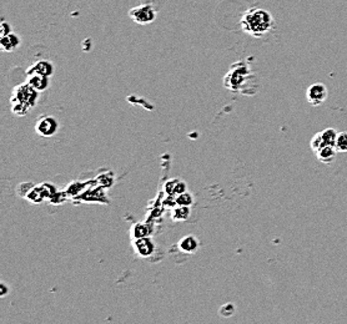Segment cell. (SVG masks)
<instances>
[{
    "label": "cell",
    "mask_w": 347,
    "mask_h": 324,
    "mask_svg": "<svg viewBox=\"0 0 347 324\" xmlns=\"http://www.w3.org/2000/svg\"><path fill=\"white\" fill-rule=\"evenodd\" d=\"M310 146H311L312 151H314L315 154H316L320 148H322L323 146H326L322 140V135H321V133H317L314 137H312L311 142H310Z\"/></svg>",
    "instance_id": "ac0fdd59"
},
{
    "label": "cell",
    "mask_w": 347,
    "mask_h": 324,
    "mask_svg": "<svg viewBox=\"0 0 347 324\" xmlns=\"http://www.w3.org/2000/svg\"><path fill=\"white\" fill-rule=\"evenodd\" d=\"M39 99V91L35 90L28 82L16 86L10 99L11 111L19 116H24L30 109L35 106Z\"/></svg>",
    "instance_id": "7a4b0ae2"
},
{
    "label": "cell",
    "mask_w": 347,
    "mask_h": 324,
    "mask_svg": "<svg viewBox=\"0 0 347 324\" xmlns=\"http://www.w3.org/2000/svg\"><path fill=\"white\" fill-rule=\"evenodd\" d=\"M321 135H322V140L325 142V145L329 146H335L336 145V140L338 136V133L335 128H326V130L321 131Z\"/></svg>",
    "instance_id": "4fadbf2b"
},
{
    "label": "cell",
    "mask_w": 347,
    "mask_h": 324,
    "mask_svg": "<svg viewBox=\"0 0 347 324\" xmlns=\"http://www.w3.org/2000/svg\"><path fill=\"white\" fill-rule=\"evenodd\" d=\"M129 16L137 25H150L157 18V10L151 4H140L129 10Z\"/></svg>",
    "instance_id": "3957f363"
},
{
    "label": "cell",
    "mask_w": 347,
    "mask_h": 324,
    "mask_svg": "<svg viewBox=\"0 0 347 324\" xmlns=\"http://www.w3.org/2000/svg\"><path fill=\"white\" fill-rule=\"evenodd\" d=\"M27 197L33 201V202H40V201L44 200L47 196H45V192L43 190V187H34L33 190L29 191Z\"/></svg>",
    "instance_id": "2e32d148"
},
{
    "label": "cell",
    "mask_w": 347,
    "mask_h": 324,
    "mask_svg": "<svg viewBox=\"0 0 347 324\" xmlns=\"http://www.w3.org/2000/svg\"><path fill=\"white\" fill-rule=\"evenodd\" d=\"M133 234H134V239H135V240L142 239V237H148L149 236L148 226H146L145 223H136V225L134 226Z\"/></svg>",
    "instance_id": "9a60e30c"
},
{
    "label": "cell",
    "mask_w": 347,
    "mask_h": 324,
    "mask_svg": "<svg viewBox=\"0 0 347 324\" xmlns=\"http://www.w3.org/2000/svg\"><path fill=\"white\" fill-rule=\"evenodd\" d=\"M176 203L177 205H183V206H190L193 203V196L188 192H183V193L179 195L176 197Z\"/></svg>",
    "instance_id": "d6986e66"
},
{
    "label": "cell",
    "mask_w": 347,
    "mask_h": 324,
    "mask_svg": "<svg viewBox=\"0 0 347 324\" xmlns=\"http://www.w3.org/2000/svg\"><path fill=\"white\" fill-rule=\"evenodd\" d=\"M59 122L51 116H43L36 121L35 131L43 137H53L58 133Z\"/></svg>",
    "instance_id": "5b68a950"
},
{
    "label": "cell",
    "mask_w": 347,
    "mask_h": 324,
    "mask_svg": "<svg viewBox=\"0 0 347 324\" xmlns=\"http://www.w3.org/2000/svg\"><path fill=\"white\" fill-rule=\"evenodd\" d=\"M0 288H2V297H5L7 296V293H8V287L7 285H5V283H2V285H0Z\"/></svg>",
    "instance_id": "44dd1931"
},
{
    "label": "cell",
    "mask_w": 347,
    "mask_h": 324,
    "mask_svg": "<svg viewBox=\"0 0 347 324\" xmlns=\"http://www.w3.org/2000/svg\"><path fill=\"white\" fill-rule=\"evenodd\" d=\"M337 154H338V151L335 146L326 145L317 151L316 157L320 162L325 163V165H330V163H332L335 160H336Z\"/></svg>",
    "instance_id": "9c48e42d"
},
{
    "label": "cell",
    "mask_w": 347,
    "mask_h": 324,
    "mask_svg": "<svg viewBox=\"0 0 347 324\" xmlns=\"http://www.w3.org/2000/svg\"><path fill=\"white\" fill-rule=\"evenodd\" d=\"M11 33V27L8 23H3L2 24V36L7 35V34Z\"/></svg>",
    "instance_id": "ffe728a7"
},
{
    "label": "cell",
    "mask_w": 347,
    "mask_h": 324,
    "mask_svg": "<svg viewBox=\"0 0 347 324\" xmlns=\"http://www.w3.org/2000/svg\"><path fill=\"white\" fill-rule=\"evenodd\" d=\"M165 191L170 196H179V195L186 192V185L185 182L180 181V180H170V181L166 182Z\"/></svg>",
    "instance_id": "8fae6325"
},
{
    "label": "cell",
    "mask_w": 347,
    "mask_h": 324,
    "mask_svg": "<svg viewBox=\"0 0 347 324\" xmlns=\"http://www.w3.org/2000/svg\"><path fill=\"white\" fill-rule=\"evenodd\" d=\"M20 44H22V39L13 31L7 34V35L2 36V40H0V47L5 53H11V51L16 50L20 47Z\"/></svg>",
    "instance_id": "ba28073f"
},
{
    "label": "cell",
    "mask_w": 347,
    "mask_h": 324,
    "mask_svg": "<svg viewBox=\"0 0 347 324\" xmlns=\"http://www.w3.org/2000/svg\"><path fill=\"white\" fill-rule=\"evenodd\" d=\"M240 28L249 35L260 38L275 28V19L270 11L262 8L252 7L241 15Z\"/></svg>",
    "instance_id": "6da1fadb"
},
{
    "label": "cell",
    "mask_w": 347,
    "mask_h": 324,
    "mask_svg": "<svg viewBox=\"0 0 347 324\" xmlns=\"http://www.w3.org/2000/svg\"><path fill=\"white\" fill-rule=\"evenodd\" d=\"M189 217H190V206L179 205V207L173 211V219L175 221H185Z\"/></svg>",
    "instance_id": "5bb4252c"
},
{
    "label": "cell",
    "mask_w": 347,
    "mask_h": 324,
    "mask_svg": "<svg viewBox=\"0 0 347 324\" xmlns=\"http://www.w3.org/2000/svg\"><path fill=\"white\" fill-rule=\"evenodd\" d=\"M27 74H40V75L50 77L54 74V65L48 60H38L28 69Z\"/></svg>",
    "instance_id": "52a82bcc"
},
{
    "label": "cell",
    "mask_w": 347,
    "mask_h": 324,
    "mask_svg": "<svg viewBox=\"0 0 347 324\" xmlns=\"http://www.w3.org/2000/svg\"><path fill=\"white\" fill-rule=\"evenodd\" d=\"M27 82L30 86H33L35 90H38L39 93H42V91H45L49 88L50 77L40 75V74H28Z\"/></svg>",
    "instance_id": "30bf717a"
},
{
    "label": "cell",
    "mask_w": 347,
    "mask_h": 324,
    "mask_svg": "<svg viewBox=\"0 0 347 324\" xmlns=\"http://www.w3.org/2000/svg\"><path fill=\"white\" fill-rule=\"evenodd\" d=\"M329 96V90L325 85L321 82H316L309 86L306 91V99L311 106H320L326 101Z\"/></svg>",
    "instance_id": "277c9868"
},
{
    "label": "cell",
    "mask_w": 347,
    "mask_h": 324,
    "mask_svg": "<svg viewBox=\"0 0 347 324\" xmlns=\"http://www.w3.org/2000/svg\"><path fill=\"white\" fill-rule=\"evenodd\" d=\"M134 248H135L136 253L140 257H150L155 251V243L154 241L149 237H142V239L135 240L134 243Z\"/></svg>",
    "instance_id": "8992f818"
},
{
    "label": "cell",
    "mask_w": 347,
    "mask_h": 324,
    "mask_svg": "<svg viewBox=\"0 0 347 324\" xmlns=\"http://www.w3.org/2000/svg\"><path fill=\"white\" fill-rule=\"evenodd\" d=\"M199 247V242L194 236H186L179 242V248L186 253H193Z\"/></svg>",
    "instance_id": "7c38bea8"
},
{
    "label": "cell",
    "mask_w": 347,
    "mask_h": 324,
    "mask_svg": "<svg viewBox=\"0 0 347 324\" xmlns=\"http://www.w3.org/2000/svg\"><path fill=\"white\" fill-rule=\"evenodd\" d=\"M335 147L338 153H347V133H338Z\"/></svg>",
    "instance_id": "e0dca14e"
}]
</instances>
